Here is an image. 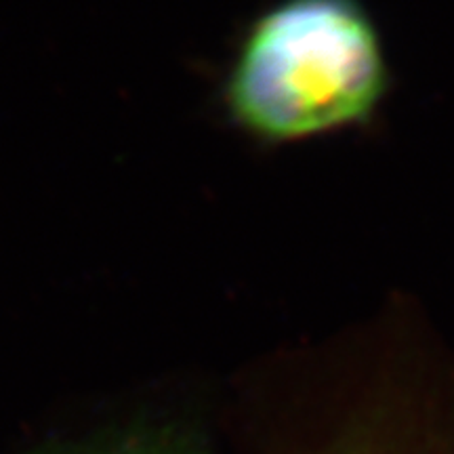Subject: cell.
<instances>
[{"instance_id": "1", "label": "cell", "mask_w": 454, "mask_h": 454, "mask_svg": "<svg viewBox=\"0 0 454 454\" xmlns=\"http://www.w3.org/2000/svg\"><path fill=\"white\" fill-rule=\"evenodd\" d=\"M385 87L381 43L356 0H284L244 38L225 101L254 137L291 141L366 121Z\"/></svg>"}, {"instance_id": "2", "label": "cell", "mask_w": 454, "mask_h": 454, "mask_svg": "<svg viewBox=\"0 0 454 454\" xmlns=\"http://www.w3.org/2000/svg\"><path fill=\"white\" fill-rule=\"evenodd\" d=\"M87 454H204L200 448H196L190 442L181 438H135L129 442H121V444H114L107 448H101L98 452H87Z\"/></svg>"}, {"instance_id": "3", "label": "cell", "mask_w": 454, "mask_h": 454, "mask_svg": "<svg viewBox=\"0 0 454 454\" xmlns=\"http://www.w3.org/2000/svg\"><path fill=\"white\" fill-rule=\"evenodd\" d=\"M339 454H381V452L372 450V448H366V446H354V448H348V450H343Z\"/></svg>"}]
</instances>
